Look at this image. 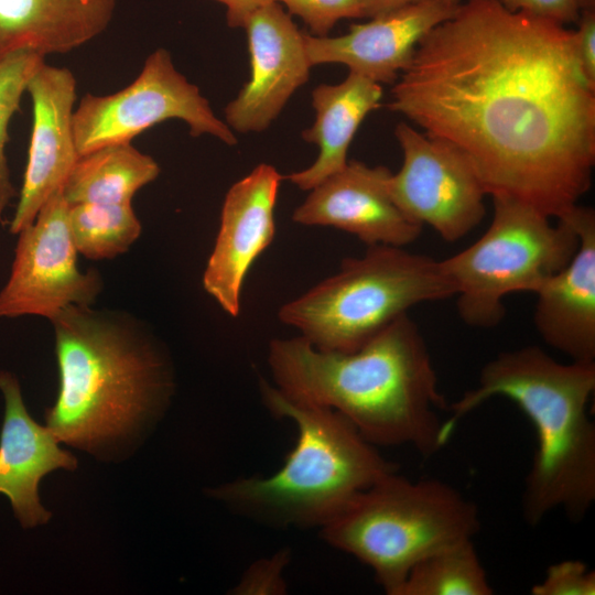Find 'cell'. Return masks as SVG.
Wrapping results in <instances>:
<instances>
[{
  "instance_id": "obj_1",
  "label": "cell",
  "mask_w": 595,
  "mask_h": 595,
  "mask_svg": "<svg viewBox=\"0 0 595 595\" xmlns=\"http://www.w3.org/2000/svg\"><path fill=\"white\" fill-rule=\"evenodd\" d=\"M387 107L458 149L487 195L560 218L589 190L595 86L574 31L466 0L419 42Z\"/></svg>"
},
{
  "instance_id": "obj_2",
  "label": "cell",
  "mask_w": 595,
  "mask_h": 595,
  "mask_svg": "<svg viewBox=\"0 0 595 595\" xmlns=\"http://www.w3.org/2000/svg\"><path fill=\"white\" fill-rule=\"evenodd\" d=\"M268 365L286 398L333 409L375 446H413L430 456L447 441L448 404L426 343L408 313L360 348L327 351L302 336L271 339Z\"/></svg>"
},
{
  "instance_id": "obj_3",
  "label": "cell",
  "mask_w": 595,
  "mask_h": 595,
  "mask_svg": "<svg viewBox=\"0 0 595 595\" xmlns=\"http://www.w3.org/2000/svg\"><path fill=\"white\" fill-rule=\"evenodd\" d=\"M51 323L60 390L45 420L60 442L94 452L167 403L171 364L142 320L121 310L69 305Z\"/></svg>"
},
{
  "instance_id": "obj_4",
  "label": "cell",
  "mask_w": 595,
  "mask_h": 595,
  "mask_svg": "<svg viewBox=\"0 0 595 595\" xmlns=\"http://www.w3.org/2000/svg\"><path fill=\"white\" fill-rule=\"evenodd\" d=\"M594 390L595 363L563 364L538 346L501 351L482 368L477 386L448 404L445 435L490 398L509 399L537 434L522 496L526 521L537 526L556 509L582 520L595 501V425L587 414Z\"/></svg>"
},
{
  "instance_id": "obj_5",
  "label": "cell",
  "mask_w": 595,
  "mask_h": 595,
  "mask_svg": "<svg viewBox=\"0 0 595 595\" xmlns=\"http://www.w3.org/2000/svg\"><path fill=\"white\" fill-rule=\"evenodd\" d=\"M259 389L264 407L290 420L298 436L274 474L208 490L236 513L278 528H322L354 496L397 470L339 412L293 401L263 379Z\"/></svg>"
},
{
  "instance_id": "obj_6",
  "label": "cell",
  "mask_w": 595,
  "mask_h": 595,
  "mask_svg": "<svg viewBox=\"0 0 595 595\" xmlns=\"http://www.w3.org/2000/svg\"><path fill=\"white\" fill-rule=\"evenodd\" d=\"M477 505L439 479L410 480L397 470L354 496L321 529L322 538L367 565L389 595L410 570L448 544L473 539Z\"/></svg>"
},
{
  "instance_id": "obj_7",
  "label": "cell",
  "mask_w": 595,
  "mask_h": 595,
  "mask_svg": "<svg viewBox=\"0 0 595 595\" xmlns=\"http://www.w3.org/2000/svg\"><path fill=\"white\" fill-rule=\"evenodd\" d=\"M455 293L440 260L404 247L374 245L283 304L278 317L318 349L349 353L410 309Z\"/></svg>"
},
{
  "instance_id": "obj_8",
  "label": "cell",
  "mask_w": 595,
  "mask_h": 595,
  "mask_svg": "<svg viewBox=\"0 0 595 595\" xmlns=\"http://www.w3.org/2000/svg\"><path fill=\"white\" fill-rule=\"evenodd\" d=\"M493 219L469 247L440 260L453 282L456 309L468 326L490 328L505 317L510 293L536 291L561 271L578 247V235L565 218L558 224L536 207L494 195Z\"/></svg>"
},
{
  "instance_id": "obj_9",
  "label": "cell",
  "mask_w": 595,
  "mask_h": 595,
  "mask_svg": "<svg viewBox=\"0 0 595 595\" xmlns=\"http://www.w3.org/2000/svg\"><path fill=\"white\" fill-rule=\"evenodd\" d=\"M170 119L184 121L192 137L212 134L227 145L237 138L217 118L198 87L174 66L171 54L158 48L126 88L105 96L86 94L73 113L78 156L97 149L131 142L141 132Z\"/></svg>"
},
{
  "instance_id": "obj_10",
  "label": "cell",
  "mask_w": 595,
  "mask_h": 595,
  "mask_svg": "<svg viewBox=\"0 0 595 595\" xmlns=\"http://www.w3.org/2000/svg\"><path fill=\"white\" fill-rule=\"evenodd\" d=\"M394 134L403 153L401 169L388 178L394 204L446 241L464 238L486 214L487 193L469 160L450 143L405 122L397 125Z\"/></svg>"
},
{
  "instance_id": "obj_11",
  "label": "cell",
  "mask_w": 595,
  "mask_h": 595,
  "mask_svg": "<svg viewBox=\"0 0 595 595\" xmlns=\"http://www.w3.org/2000/svg\"><path fill=\"white\" fill-rule=\"evenodd\" d=\"M62 190L18 232L10 277L0 291V317L54 318L69 305H93L102 291L97 270L83 272L72 241Z\"/></svg>"
},
{
  "instance_id": "obj_12",
  "label": "cell",
  "mask_w": 595,
  "mask_h": 595,
  "mask_svg": "<svg viewBox=\"0 0 595 595\" xmlns=\"http://www.w3.org/2000/svg\"><path fill=\"white\" fill-rule=\"evenodd\" d=\"M242 29L247 33L250 79L226 106L225 120L237 132H261L307 82L312 66L305 52L304 32L280 2L252 12Z\"/></svg>"
},
{
  "instance_id": "obj_13",
  "label": "cell",
  "mask_w": 595,
  "mask_h": 595,
  "mask_svg": "<svg viewBox=\"0 0 595 595\" xmlns=\"http://www.w3.org/2000/svg\"><path fill=\"white\" fill-rule=\"evenodd\" d=\"M282 180L274 166L261 163L226 193L203 286L232 317L240 312L247 273L274 238V208Z\"/></svg>"
},
{
  "instance_id": "obj_14",
  "label": "cell",
  "mask_w": 595,
  "mask_h": 595,
  "mask_svg": "<svg viewBox=\"0 0 595 595\" xmlns=\"http://www.w3.org/2000/svg\"><path fill=\"white\" fill-rule=\"evenodd\" d=\"M391 171L351 160L338 172L310 190L292 220L304 226H325L347 231L367 246L404 247L422 226L408 218L388 191Z\"/></svg>"
},
{
  "instance_id": "obj_15",
  "label": "cell",
  "mask_w": 595,
  "mask_h": 595,
  "mask_svg": "<svg viewBox=\"0 0 595 595\" xmlns=\"http://www.w3.org/2000/svg\"><path fill=\"white\" fill-rule=\"evenodd\" d=\"M32 133L23 185L10 231L32 224L42 206L63 185L78 159L73 132L76 79L66 67L45 62L29 82Z\"/></svg>"
},
{
  "instance_id": "obj_16",
  "label": "cell",
  "mask_w": 595,
  "mask_h": 595,
  "mask_svg": "<svg viewBox=\"0 0 595 595\" xmlns=\"http://www.w3.org/2000/svg\"><path fill=\"white\" fill-rule=\"evenodd\" d=\"M458 7L426 0L354 23L349 32L329 37L304 32L311 66L338 63L378 84H394L423 36L454 15Z\"/></svg>"
},
{
  "instance_id": "obj_17",
  "label": "cell",
  "mask_w": 595,
  "mask_h": 595,
  "mask_svg": "<svg viewBox=\"0 0 595 595\" xmlns=\"http://www.w3.org/2000/svg\"><path fill=\"white\" fill-rule=\"evenodd\" d=\"M560 218L572 224L580 242L570 262L536 291L533 324L571 361L595 363V212L576 205Z\"/></svg>"
},
{
  "instance_id": "obj_18",
  "label": "cell",
  "mask_w": 595,
  "mask_h": 595,
  "mask_svg": "<svg viewBox=\"0 0 595 595\" xmlns=\"http://www.w3.org/2000/svg\"><path fill=\"white\" fill-rule=\"evenodd\" d=\"M4 415L0 433V494L4 495L23 529L50 521L39 496L41 479L56 469L74 470L75 456L28 412L17 377L0 370Z\"/></svg>"
},
{
  "instance_id": "obj_19",
  "label": "cell",
  "mask_w": 595,
  "mask_h": 595,
  "mask_svg": "<svg viewBox=\"0 0 595 595\" xmlns=\"http://www.w3.org/2000/svg\"><path fill=\"white\" fill-rule=\"evenodd\" d=\"M117 0H0V58L30 50L67 53L100 35Z\"/></svg>"
},
{
  "instance_id": "obj_20",
  "label": "cell",
  "mask_w": 595,
  "mask_h": 595,
  "mask_svg": "<svg viewBox=\"0 0 595 595\" xmlns=\"http://www.w3.org/2000/svg\"><path fill=\"white\" fill-rule=\"evenodd\" d=\"M380 84L349 72L339 84L318 85L312 91L314 123L302 131L320 153L307 169L285 176L302 191H310L347 163L348 148L366 116L380 106Z\"/></svg>"
},
{
  "instance_id": "obj_21",
  "label": "cell",
  "mask_w": 595,
  "mask_h": 595,
  "mask_svg": "<svg viewBox=\"0 0 595 595\" xmlns=\"http://www.w3.org/2000/svg\"><path fill=\"white\" fill-rule=\"evenodd\" d=\"M159 174L156 161L131 142L111 144L78 156L62 193L68 205L131 203Z\"/></svg>"
},
{
  "instance_id": "obj_22",
  "label": "cell",
  "mask_w": 595,
  "mask_h": 595,
  "mask_svg": "<svg viewBox=\"0 0 595 595\" xmlns=\"http://www.w3.org/2000/svg\"><path fill=\"white\" fill-rule=\"evenodd\" d=\"M473 539L448 544L419 561L397 595H491Z\"/></svg>"
},
{
  "instance_id": "obj_23",
  "label": "cell",
  "mask_w": 595,
  "mask_h": 595,
  "mask_svg": "<svg viewBox=\"0 0 595 595\" xmlns=\"http://www.w3.org/2000/svg\"><path fill=\"white\" fill-rule=\"evenodd\" d=\"M67 223L77 252L93 260L123 255L142 230L131 203L69 205Z\"/></svg>"
},
{
  "instance_id": "obj_24",
  "label": "cell",
  "mask_w": 595,
  "mask_h": 595,
  "mask_svg": "<svg viewBox=\"0 0 595 595\" xmlns=\"http://www.w3.org/2000/svg\"><path fill=\"white\" fill-rule=\"evenodd\" d=\"M45 62V56L30 51H13L0 58V223L6 224V210L17 195L10 178L6 155L9 141L8 127L19 111L21 99L30 79Z\"/></svg>"
},
{
  "instance_id": "obj_25",
  "label": "cell",
  "mask_w": 595,
  "mask_h": 595,
  "mask_svg": "<svg viewBox=\"0 0 595 595\" xmlns=\"http://www.w3.org/2000/svg\"><path fill=\"white\" fill-rule=\"evenodd\" d=\"M300 17L312 35L326 36L340 19L364 18L359 0H277Z\"/></svg>"
},
{
  "instance_id": "obj_26",
  "label": "cell",
  "mask_w": 595,
  "mask_h": 595,
  "mask_svg": "<svg viewBox=\"0 0 595 595\" xmlns=\"http://www.w3.org/2000/svg\"><path fill=\"white\" fill-rule=\"evenodd\" d=\"M532 595H594L595 572L578 560L551 564L543 580L531 588Z\"/></svg>"
},
{
  "instance_id": "obj_27",
  "label": "cell",
  "mask_w": 595,
  "mask_h": 595,
  "mask_svg": "<svg viewBox=\"0 0 595 595\" xmlns=\"http://www.w3.org/2000/svg\"><path fill=\"white\" fill-rule=\"evenodd\" d=\"M290 553L281 550L274 555L261 559L249 566L234 588L235 594H284L286 583L283 576Z\"/></svg>"
},
{
  "instance_id": "obj_28",
  "label": "cell",
  "mask_w": 595,
  "mask_h": 595,
  "mask_svg": "<svg viewBox=\"0 0 595 595\" xmlns=\"http://www.w3.org/2000/svg\"><path fill=\"white\" fill-rule=\"evenodd\" d=\"M507 10L526 12L559 24L577 23V0H497Z\"/></svg>"
},
{
  "instance_id": "obj_29",
  "label": "cell",
  "mask_w": 595,
  "mask_h": 595,
  "mask_svg": "<svg viewBox=\"0 0 595 595\" xmlns=\"http://www.w3.org/2000/svg\"><path fill=\"white\" fill-rule=\"evenodd\" d=\"M574 31L575 53L586 79L595 86V10H581Z\"/></svg>"
},
{
  "instance_id": "obj_30",
  "label": "cell",
  "mask_w": 595,
  "mask_h": 595,
  "mask_svg": "<svg viewBox=\"0 0 595 595\" xmlns=\"http://www.w3.org/2000/svg\"><path fill=\"white\" fill-rule=\"evenodd\" d=\"M223 3L227 24L230 28H242L246 19L256 10L277 0H215Z\"/></svg>"
},
{
  "instance_id": "obj_31",
  "label": "cell",
  "mask_w": 595,
  "mask_h": 595,
  "mask_svg": "<svg viewBox=\"0 0 595 595\" xmlns=\"http://www.w3.org/2000/svg\"><path fill=\"white\" fill-rule=\"evenodd\" d=\"M426 0H359L364 18H375Z\"/></svg>"
},
{
  "instance_id": "obj_32",
  "label": "cell",
  "mask_w": 595,
  "mask_h": 595,
  "mask_svg": "<svg viewBox=\"0 0 595 595\" xmlns=\"http://www.w3.org/2000/svg\"><path fill=\"white\" fill-rule=\"evenodd\" d=\"M581 10H595V0H577Z\"/></svg>"
},
{
  "instance_id": "obj_33",
  "label": "cell",
  "mask_w": 595,
  "mask_h": 595,
  "mask_svg": "<svg viewBox=\"0 0 595 595\" xmlns=\"http://www.w3.org/2000/svg\"><path fill=\"white\" fill-rule=\"evenodd\" d=\"M443 1L453 7H458L462 3V0H443Z\"/></svg>"
}]
</instances>
